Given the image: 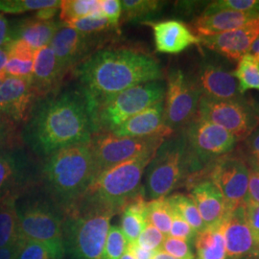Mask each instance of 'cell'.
<instances>
[{"instance_id":"cell-33","label":"cell","mask_w":259,"mask_h":259,"mask_svg":"<svg viewBox=\"0 0 259 259\" xmlns=\"http://www.w3.org/2000/svg\"><path fill=\"white\" fill-rule=\"evenodd\" d=\"M172 206L165 198L151 200L147 206V219L149 224L157 228L159 232L168 236L172 224Z\"/></svg>"},{"instance_id":"cell-55","label":"cell","mask_w":259,"mask_h":259,"mask_svg":"<svg viewBox=\"0 0 259 259\" xmlns=\"http://www.w3.org/2000/svg\"><path fill=\"white\" fill-rule=\"evenodd\" d=\"M250 52V54H251L253 57H256V56L259 55V36L258 37L254 40V42L252 44Z\"/></svg>"},{"instance_id":"cell-7","label":"cell","mask_w":259,"mask_h":259,"mask_svg":"<svg viewBox=\"0 0 259 259\" xmlns=\"http://www.w3.org/2000/svg\"><path fill=\"white\" fill-rule=\"evenodd\" d=\"M155 154L140 155L104 171L95 178L83 198L101 204L116 215L122 212L130 201L145 192L141 181Z\"/></svg>"},{"instance_id":"cell-51","label":"cell","mask_w":259,"mask_h":259,"mask_svg":"<svg viewBox=\"0 0 259 259\" xmlns=\"http://www.w3.org/2000/svg\"><path fill=\"white\" fill-rule=\"evenodd\" d=\"M60 7H61V1H59L53 6L37 11L36 12L35 18L37 19H41V20H52L57 15L58 11H60Z\"/></svg>"},{"instance_id":"cell-54","label":"cell","mask_w":259,"mask_h":259,"mask_svg":"<svg viewBox=\"0 0 259 259\" xmlns=\"http://www.w3.org/2000/svg\"><path fill=\"white\" fill-rule=\"evenodd\" d=\"M153 259H179L176 258V257H174V256H172V255H170V254H168L167 252L165 251H163L162 250H157L155 252V254H154V257Z\"/></svg>"},{"instance_id":"cell-31","label":"cell","mask_w":259,"mask_h":259,"mask_svg":"<svg viewBox=\"0 0 259 259\" xmlns=\"http://www.w3.org/2000/svg\"><path fill=\"white\" fill-rule=\"evenodd\" d=\"M171 206L180 213V215L185 219L196 233L204 232L206 230L204 221L199 213V210L195 204L193 199L190 195L176 193L167 197Z\"/></svg>"},{"instance_id":"cell-42","label":"cell","mask_w":259,"mask_h":259,"mask_svg":"<svg viewBox=\"0 0 259 259\" xmlns=\"http://www.w3.org/2000/svg\"><path fill=\"white\" fill-rule=\"evenodd\" d=\"M170 204V203H169ZM172 224L168 236L184 239L187 242L195 240L196 232L190 227V225L185 221V219L180 215V213L172 207Z\"/></svg>"},{"instance_id":"cell-5","label":"cell","mask_w":259,"mask_h":259,"mask_svg":"<svg viewBox=\"0 0 259 259\" xmlns=\"http://www.w3.org/2000/svg\"><path fill=\"white\" fill-rule=\"evenodd\" d=\"M111 209L83 198L64 212L65 253L72 259H103L111 218Z\"/></svg>"},{"instance_id":"cell-15","label":"cell","mask_w":259,"mask_h":259,"mask_svg":"<svg viewBox=\"0 0 259 259\" xmlns=\"http://www.w3.org/2000/svg\"><path fill=\"white\" fill-rule=\"evenodd\" d=\"M100 42L99 34H84L62 22L49 46L65 75L69 69L77 67L93 54V49Z\"/></svg>"},{"instance_id":"cell-49","label":"cell","mask_w":259,"mask_h":259,"mask_svg":"<svg viewBox=\"0 0 259 259\" xmlns=\"http://www.w3.org/2000/svg\"><path fill=\"white\" fill-rule=\"evenodd\" d=\"M127 250H129L136 259H153L155 254V251L141 248L137 244V242L128 244Z\"/></svg>"},{"instance_id":"cell-48","label":"cell","mask_w":259,"mask_h":259,"mask_svg":"<svg viewBox=\"0 0 259 259\" xmlns=\"http://www.w3.org/2000/svg\"><path fill=\"white\" fill-rule=\"evenodd\" d=\"M249 166V186L247 201L259 204V166Z\"/></svg>"},{"instance_id":"cell-38","label":"cell","mask_w":259,"mask_h":259,"mask_svg":"<svg viewBox=\"0 0 259 259\" xmlns=\"http://www.w3.org/2000/svg\"><path fill=\"white\" fill-rule=\"evenodd\" d=\"M127 247L128 242L120 228L115 225L111 226L108 232L103 259H120L127 250Z\"/></svg>"},{"instance_id":"cell-37","label":"cell","mask_w":259,"mask_h":259,"mask_svg":"<svg viewBox=\"0 0 259 259\" xmlns=\"http://www.w3.org/2000/svg\"><path fill=\"white\" fill-rule=\"evenodd\" d=\"M59 0H0V14H22L53 6Z\"/></svg>"},{"instance_id":"cell-6","label":"cell","mask_w":259,"mask_h":259,"mask_svg":"<svg viewBox=\"0 0 259 259\" xmlns=\"http://www.w3.org/2000/svg\"><path fill=\"white\" fill-rule=\"evenodd\" d=\"M17 212L20 238L41 242L64 259V212L39 185L18 199Z\"/></svg>"},{"instance_id":"cell-12","label":"cell","mask_w":259,"mask_h":259,"mask_svg":"<svg viewBox=\"0 0 259 259\" xmlns=\"http://www.w3.org/2000/svg\"><path fill=\"white\" fill-rule=\"evenodd\" d=\"M40 162L19 144L0 152V201L20 198L39 185Z\"/></svg>"},{"instance_id":"cell-60","label":"cell","mask_w":259,"mask_h":259,"mask_svg":"<svg viewBox=\"0 0 259 259\" xmlns=\"http://www.w3.org/2000/svg\"><path fill=\"white\" fill-rule=\"evenodd\" d=\"M0 15H1V14H0Z\"/></svg>"},{"instance_id":"cell-40","label":"cell","mask_w":259,"mask_h":259,"mask_svg":"<svg viewBox=\"0 0 259 259\" xmlns=\"http://www.w3.org/2000/svg\"><path fill=\"white\" fill-rule=\"evenodd\" d=\"M34 68V61H24L16 58H9L4 68V74L16 77L31 82Z\"/></svg>"},{"instance_id":"cell-59","label":"cell","mask_w":259,"mask_h":259,"mask_svg":"<svg viewBox=\"0 0 259 259\" xmlns=\"http://www.w3.org/2000/svg\"><path fill=\"white\" fill-rule=\"evenodd\" d=\"M254 58H255V59H256V60H257V61L259 62V55L256 56V57H254Z\"/></svg>"},{"instance_id":"cell-21","label":"cell","mask_w":259,"mask_h":259,"mask_svg":"<svg viewBox=\"0 0 259 259\" xmlns=\"http://www.w3.org/2000/svg\"><path fill=\"white\" fill-rule=\"evenodd\" d=\"M156 50L164 54H179L194 45L201 44L200 37L183 21L169 19L151 23Z\"/></svg>"},{"instance_id":"cell-23","label":"cell","mask_w":259,"mask_h":259,"mask_svg":"<svg viewBox=\"0 0 259 259\" xmlns=\"http://www.w3.org/2000/svg\"><path fill=\"white\" fill-rule=\"evenodd\" d=\"M191 198L206 229L221 226L229 210L220 190L209 180H204L191 189Z\"/></svg>"},{"instance_id":"cell-9","label":"cell","mask_w":259,"mask_h":259,"mask_svg":"<svg viewBox=\"0 0 259 259\" xmlns=\"http://www.w3.org/2000/svg\"><path fill=\"white\" fill-rule=\"evenodd\" d=\"M197 117L227 130L237 141L245 140L259 127L256 105L246 101L243 97L217 100L202 96Z\"/></svg>"},{"instance_id":"cell-58","label":"cell","mask_w":259,"mask_h":259,"mask_svg":"<svg viewBox=\"0 0 259 259\" xmlns=\"http://www.w3.org/2000/svg\"><path fill=\"white\" fill-rule=\"evenodd\" d=\"M255 105H256V108H257V111H258L259 113V105L258 104H255Z\"/></svg>"},{"instance_id":"cell-50","label":"cell","mask_w":259,"mask_h":259,"mask_svg":"<svg viewBox=\"0 0 259 259\" xmlns=\"http://www.w3.org/2000/svg\"><path fill=\"white\" fill-rule=\"evenodd\" d=\"M11 28H10L8 19L4 17V15H0V47L6 46L11 40Z\"/></svg>"},{"instance_id":"cell-22","label":"cell","mask_w":259,"mask_h":259,"mask_svg":"<svg viewBox=\"0 0 259 259\" xmlns=\"http://www.w3.org/2000/svg\"><path fill=\"white\" fill-rule=\"evenodd\" d=\"M65 74L60 68L50 46L38 49L34 59L31 84L37 98L45 97L60 90Z\"/></svg>"},{"instance_id":"cell-8","label":"cell","mask_w":259,"mask_h":259,"mask_svg":"<svg viewBox=\"0 0 259 259\" xmlns=\"http://www.w3.org/2000/svg\"><path fill=\"white\" fill-rule=\"evenodd\" d=\"M165 91V84L161 81L149 82L131 88L101 103L93 111L95 134L112 133L134 115L164 101Z\"/></svg>"},{"instance_id":"cell-16","label":"cell","mask_w":259,"mask_h":259,"mask_svg":"<svg viewBox=\"0 0 259 259\" xmlns=\"http://www.w3.org/2000/svg\"><path fill=\"white\" fill-rule=\"evenodd\" d=\"M37 99L31 82L16 77H0V114L15 124L26 121Z\"/></svg>"},{"instance_id":"cell-27","label":"cell","mask_w":259,"mask_h":259,"mask_svg":"<svg viewBox=\"0 0 259 259\" xmlns=\"http://www.w3.org/2000/svg\"><path fill=\"white\" fill-rule=\"evenodd\" d=\"M195 247L198 259H226V245L221 227L197 233Z\"/></svg>"},{"instance_id":"cell-29","label":"cell","mask_w":259,"mask_h":259,"mask_svg":"<svg viewBox=\"0 0 259 259\" xmlns=\"http://www.w3.org/2000/svg\"><path fill=\"white\" fill-rule=\"evenodd\" d=\"M165 2L157 0H123L122 19L126 22H144L156 18Z\"/></svg>"},{"instance_id":"cell-20","label":"cell","mask_w":259,"mask_h":259,"mask_svg":"<svg viewBox=\"0 0 259 259\" xmlns=\"http://www.w3.org/2000/svg\"><path fill=\"white\" fill-rule=\"evenodd\" d=\"M195 81L204 97L217 100H234L242 97L236 79L221 65L208 63L201 65Z\"/></svg>"},{"instance_id":"cell-24","label":"cell","mask_w":259,"mask_h":259,"mask_svg":"<svg viewBox=\"0 0 259 259\" xmlns=\"http://www.w3.org/2000/svg\"><path fill=\"white\" fill-rule=\"evenodd\" d=\"M258 18L259 14L255 13L223 11L206 16L201 15L195 19L193 28L199 37H211L242 27Z\"/></svg>"},{"instance_id":"cell-3","label":"cell","mask_w":259,"mask_h":259,"mask_svg":"<svg viewBox=\"0 0 259 259\" xmlns=\"http://www.w3.org/2000/svg\"><path fill=\"white\" fill-rule=\"evenodd\" d=\"M95 177L90 143L77 144L41 160L39 187L65 212L83 199Z\"/></svg>"},{"instance_id":"cell-28","label":"cell","mask_w":259,"mask_h":259,"mask_svg":"<svg viewBox=\"0 0 259 259\" xmlns=\"http://www.w3.org/2000/svg\"><path fill=\"white\" fill-rule=\"evenodd\" d=\"M17 201L18 198L0 201V248L9 246L20 238Z\"/></svg>"},{"instance_id":"cell-45","label":"cell","mask_w":259,"mask_h":259,"mask_svg":"<svg viewBox=\"0 0 259 259\" xmlns=\"http://www.w3.org/2000/svg\"><path fill=\"white\" fill-rule=\"evenodd\" d=\"M9 58L24 61H34L37 51L20 39H12L6 45Z\"/></svg>"},{"instance_id":"cell-13","label":"cell","mask_w":259,"mask_h":259,"mask_svg":"<svg viewBox=\"0 0 259 259\" xmlns=\"http://www.w3.org/2000/svg\"><path fill=\"white\" fill-rule=\"evenodd\" d=\"M207 180L222 193L229 212L247 202L249 166L243 156L228 154L212 160L207 165Z\"/></svg>"},{"instance_id":"cell-18","label":"cell","mask_w":259,"mask_h":259,"mask_svg":"<svg viewBox=\"0 0 259 259\" xmlns=\"http://www.w3.org/2000/svg\"><path fill=\"white\" fill-rule=\"evenodd\" d=\"M220 227L225 238L226 259L245 258L259 250L247 223L244 205L228 213Z\"/></svg>"},{"instance_id":"cell-10","label":"cell","mask_w":259,"mask_h":259,"mask_svg":"<svg viewBox=\"0 0 259 259\" xmlns=\"http://www.w3.org/2000/svg\"><path fill=\"white\" fill-rule=\"evenodd\" d=\"M162 136L118 138L111 133L95 134L90 142L96 177L111 167L140 155L157 152L164 141ZM95 177V178H96Z\"/></svg>"},{"instance_id":"cell-1","label":"cell","mask_w":259,"mask_h":259,"mask_svg":"<svg viewBox=\"0 0 259 259\" xmlns=\"http://www.w3.org/2000/svg\"><path fill=\"white\" fill-rule=\"evenodd\" d=\"M94 134L92 108L77 84L37 98L20 139L34 156L44 159L61 149L90 143Z\"/></svg>"},{"instance_id":"cell-35","label":"cell","mask_w":259,"mask_h":259,"mask_svg":"<svg viewBox=\"0 0 259 259\" xmlns=\"http://www.w3.org/2000/svg\"><path fill=\"white\" fill-rule=\"evenodd\" d=\"M15 259H60L55 251L41 242L19 239Z\"/></svg>"},{"instance_id":"cell-34","label":"cell","mask_w":259,"mask_h":259,"mask_svg":"<svg viewBox=\"0 0 259 259\" xmlns=\"http://www.w3.org/2000/svg\"><path fill=\"white\" fill-rule=\"evenodd\" d=\"M64 23L84 34H103L112 31L113 29H117L111 25L109 20L101 13Z\"/></svg>"},{"instance_id":"cell-17","label":"cell","mask_w":259,"mask_h":259,"mask_svg":"<svg viewBox=\"0 0 259 259\" xmlns=\"http://www.w3.org/2000/svg\"><path fill=\"white\" fill-rule=\"evenodd\" d=\"M259 36V18L244 26L211 37H200L201 44L232 61H239L249 54L254 40Z\"/></svg>"},{"instance_id":"cell-32","label":"cell","mask_w":259,"mask_h":259,"mask_svg":"<svg viewBox=\"0 0 259 259\" xmlns=\"http://www.w3.org/2000/svg\"><path fill=\"white\" fill-rule=\"evenodd\" d=\"M100 12V0H64L61 1L60 19L68 22Z\"/></svg>"},{"instance_id":"cell-52","label":"cell","mask_w":259,"mask_h":259,"mask_svg":"<svg viewBox=\"0 0 259 259\" xmlns=\"http://www.w3.org/2000/svg\"><path fill=\"white\" fill-rule=\"evenodd\" d=\"M19 239L9 246L0 248V259H15L19 248Z\"/></svg>"},{"instance_id":"cell-46","label":"cell","mask_w":259,"mask_h":259,"mask_svg":"<svg viewBox=\"0 0 259 259\" xmlns=\"http://www.w3.org/2000/svg\"><path fill=\"white\" fill-rule=\"evenodd\" d=\"M100 12L113 27H118L122 17L120 0H100Z\"/></svg>"},{"instance_id":"cell-47","label":"cell","mask_w":259,"mask_h":259,"mask_svg":"<svg viewBox=\"0 0 259 259\" xmlns=\"http://www.w3.org/2000/svg\"><path fill=\"white\" fill-rule=\"evenodd\" d=\"M245 214L253 240L259 249V204L247 201L245 204Z\"/></svg>"},{"instance_id":"cell-2","label":"cell","mask_w":259,"mask_h":259,"mask_svg":"<svg viewBox=\"0 0 259 259\" xmlns=\"http://www.w3.org/2000/svg\"><path fill=\"white\" fill-rule=\"evenodd\" d=\"M78 85L93 111L101 103L131 88L160 81L158 61L128 47L96 50L76 67Z\"/></svg>"},{"instance_id":"cell-11","label":"cell","mask_w":259,"mask_h":259,"mask_svg":"<svg viewBox=\"0 0 259 259\" xmlns=\"http://www.w3.org/2000/svg\"><path fill=\"white\" fill-rule=\"evenodd\" d=\"M202 97L195 79L181 69H172L167 75L163 122L168 129L181 131L198 115Z\"/></svg>"},{"instance_id":"cell-41","label":"cell","mask_w":259,"mask_h":259,"mask_svg":"<svg viewBox=\"0 0 259 259\" xmlns=\"http://www.w3.org/2000/svg\"><path fill=\"white\" fill-rule=\"evenodd\" d=\"M161 250L176 258L195 259L189 242L184 239L166 236L162 244Z\"/></svg>"},{"instance_id":"cell-57","label":"cell","mask_w":259,"mask_h":259,"mask_svg":"<svg viewBox=\"0 0 259 259\" xmlns=\"http://www.w3.org/2000/svg\"><path fill=\"white\" fill-rule=\"evenodd\" d=\"M120 259H136L134 256H133V254L130 252L129 250H127L125 251V253L122 255V257Z\"/></svg>"},{"instance_id":"cell-25","label":"cell","mask_w":259,"mask_h":259,"mask_svg":"<svg viewBox=\"0 0 259 259\" xmlns=\"http://www.w3.org/2000/svg\"><path fill=\"white\" fill-rule=\"evenodd\" d=\"M62 21L24 19L19 21L14 27H11V40L20 39L26 42L37 51L40 48L50 45L52 38L60 27Z\"/></svg>"},{"instance_id":"cell-26","label":"cell","mask_w":259,"mask_h":259,"mask_svg":"<svg viewBox=\"0 0 259 259\" xmlns=\"http://www.w3.org/2000/svg\"><path fill=\"white\" fill-rule=\"evenodd\" d=\"M145 192L138 195L125 205L121 212V231L128 244L135 243L148 225Z\"/></svg>"},{"instance_id":"cell-36","label":"cell","mask_w":259,"mask_h":259,"mask_svg":"<svg viewBox=\"0 0 259 259\" xmlns=\"http://www.w3.org/2000/svg\"><path fill=\"white\" fill-rule=\"evenodd\" d=\"M223 11L259 14V0H218L213 1L202 15H211Z\"/></svg>"},{"instance_id":"cell-53","label":"cell","mask_w":259,"mask_h":259,"mask_svg":"<svg viewBox=\"0 0 259 259\" xmlns=\"http://www.w3.org/2000/svg\"><path fill=\"white\" fill-rule=\"evenodd\" d=\"M8 59H9V56H8L6 46L0 47V77H5L4 68L8 62Z\"/></svg>"},{"instance_id":"cell-14","label":"cell","mask_w":259,"mask_h":259,"mask_svg":"<svg viewBox=\"0 0 259 259\" xmlns=\"http://www.w3.org/2000/svg\"><path fill=\"white\" fill-rule=\"evenodd\" d=\"M183 132L190 149L205 165L231 153L237 141L227 130L199 117Z\"/></svg>"},{"instance_id":"cell-4","label":"cell","mask_w":259,"mask_h":259,"mask_svg":"<svg viewBox=\"0 0 259 259\" xmlns=\"http://www.w3.org/2000/svg\"><path fill=\"white\" fill-rule=\"evenodd\" d=\"M207 165L190 149L184 132L172 135L164 139L146 168L145 195L156 200L168 197L183 185L192 189L205 180Z\"/></svg>"},{"instance_id":"cell-30","label":"cell","mask_w":259,"mask_h":259,"mask_svg":"<svg viewBox=\"0 0 259 259\" xmlns=\"http://www.w3.org/2000/svg\"><path fill=\"white\" fill-rule=\"evenodd\" d=\"M233 77L238 80V92L240 94L249 90L259 91V62L251 55L246 54L238 61Z\"/></svg>"},{"instance_id":"cell-39","label":"cell","mask_w":259,"mask_h":259,"mask_svg":"<svg viewBox=\"0 0 259 259\" xmlns=\"http://www.w3.org/2000/svg\"><path fill=\"white\" fill-rule=\"evenodd\" d=\"M165 238L166 236L162 232H159L157 228L148 223L146 228L139 235L137 244L143 249L156 252L157 250H161Z\"/></svg>"},{"instance_id":"cell-19","label":"cell","mask_w":259,"mask_h":259,"mask_svg":"<svg viewBox=\"0 0 259 259\" xmlns=\"http://www.w3.org/2000/svg\"><path fill=\"white\" fill-rule=\"evenodd\" d=\"M164 103H157L125 121L111 134L118 138H146L153 136L171 137L174 132L163 122Z\"/></svg>"},{"instance_id":"cell-56","label":"cell","mask_w":259,"mask_h":259,"mask_svg":"<svg viewBox=\"0 0 259 259\" xmlns=\"http://www.w3.org/2000/svg\"><path fill=\"white\" fill-rule=\"evenodd\" d=\"M243 259H259V250L253 251L252 253H250L248 256Z\"/></svg>"},{"instance_id":"cell-43","label":"cell","mask_w":259,"mask_h":259,"mask_svg":"<svg viewBox=\"0 0 259 259\" xmlns=\"http://www.w3.org/2000/svg\"><path fill=\"white\" fill-rule=\"evenodd\" d=\"M242 151L248 165L259 166V127L244 140Z\"/></svg>"},{"instance_id":"cell-44","label":"cell","mask_w":259,"mask_h":259,"mask_svg":"<svg viewBox=\"0 0 259 259\" xmlns=\"http://www.w3.org/2000/svg\"><path fill=\"white\" fill-rule=\"evenodd\" d=\"M17 126V124L0 114V152L18 144L16 142Z\"/></svg>"}]
</instances>
